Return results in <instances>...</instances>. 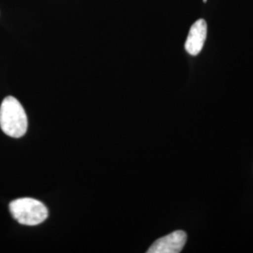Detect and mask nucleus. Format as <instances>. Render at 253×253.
I'll list each match as a JSON object with an SVG mask.
<instances>
[{
	"mask_svg": "<svg viewBox=\"0 0 253 253\" xmlns=\"http://www.w3.org/2000/svg\"><path fill=\"white\" fill-rule=\"evenodd\" d=\"M28 122L25 109L18 100L9 96L0 106V127L5 134L12 138L25 135Z\"/></svg>",
	"mask_w": 253,
	"mask_h": 253,
	"instance_id": "obj_1",
	"label": "nucleus"
},
{
	"mask_svg": "<svg viewBox=\"0 0 253 253\" xmlns=\"http://www.w3.org/2000/svg\"><path fill=\"white\" fill-rule=\"evenodd\" d=\"M11 216L20 224L27 226H35L42 223L49 215L45 206L33 198H20L9 204Z\"/></svg>",
	"mask_w": 253,
	"mask_h": 253,
	"instance_id": "obj_2",
	"label": "nucleus"
},
{
	"mask_svg": "<svg viewBox=\"0 0 253 253\" xmlns=\"http://www.w3.org/2000/svg\"><path fill=\"white\" fill-rule=\"evenodd\" d=\"M187 242V234L184 231H174L156 240L148 249L147 253H179Z\"/></svg>",
	"mask_w": 253,
	"mask_h": 253,
	"instance_id": "obj_3",
	"label": "nucleus"
},
{
	"mask_svg": "<svg viewBox=\"0 0 253 253\" xmlns=\"http://www.w3.org/2000/svg\"><path fill=\"white\" fill-rule=\"evenodd\" d=\"M208 36V24L206 20L199 19L191 26L185 42L186 51L191 55H197L203 50Z\"/></svg>",
	"mask_w": 253,
	"mask_h": 253,
	"instance_id": "obj_4",
	"label": "nucleus"
},
{
	"mask_svg": "<svg viewBox=\"0 0 253 253\" xmlns=\"http://www.w3.org/2000/svg\"><path fill=\"white\" fill-rule=\"evenodd\" d=\"M204 3H207V0H204Z\"/></svg>",
	"mask_w": 253,
	"mask_h": 253,
	"instance_id": "obj_5",
	"label": "nucleus"
}]
</instances>
